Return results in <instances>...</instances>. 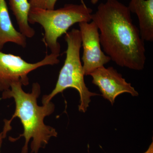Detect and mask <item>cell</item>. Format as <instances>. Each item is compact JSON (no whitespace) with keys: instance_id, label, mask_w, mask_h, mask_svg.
I'll use <instances>...</instances> for the list:
<instances>
[{"instance_id":"4fadbf2b","label":"cell","mask_w":153,"mask_h":153,"mask_svg":"<svg viewBox=\"0 0 153 153\" xmlns=\"http://www.w3.org/2000/svg\"><path fill=\"white\" fill-rule=\"evenodd\" d=\"M143 153H153V143L152 142L146 152Z\"/></svg>"},{"instance_id":"8992f818","label":"cell","mask_w":153,"mask_h":153,"mask_svg":"<svg viewBox=\"0 0 153 153\" xmlns=\"http://www.w3.org/2000/svg\"><path fill=\"white\" fill-rule=\"evenodd\" d=\"M79 26L83 48L82 69L84 76H87L111 60L101 49L99 31L95 23L82 22Z\"/></svg>"},{"instance_id":"7a4b0ae2","label":"cell","mask_w":153,"mask_h":153,"mask_svg":"<svg viewBox=\"0 0 153 153\" xmlns=\"http://www.w3.org/2000/svg\"><path fill=\"white\" fill-rule=\"evenodd\" d=\"M22 85L20 82H13L10 89L2 92L3 99L13 98L16 103L15 112L10 121L18 117L24 128L23 134L16 138L10 137L9 140L14 142L24 137L25 143L21 153H28V145L32 139L30 153H38L40 149L48 144L51 138L57 137L56 129L44 122V118L54 112L55 105L51 101L42 106L38 105L37 99L41 94V88L38 82L33 83L30 93L25 92Z\"/></svg>"},{"instance_id":"6da1fadb","label":"cell","mask_w":153,"mask_h":153,"mask_svg":"<svg viewBox=\"0 0 153 153\" xmlns=\"http://www.w3.org/2000/svg\"><path fill=\"white\" fill-rule=\"evenodd\" d=\"M91 20L98 28L100 44L111 60L133 70L144 68L145 41L127 6L117 0H107L99 5Z\"/></svg>"},{"instance_id":"8fae6325","label":"cell","mask_w":153,"mask_h":153,"mask_svg":"<svg viewBox=\"0 0 153 153\" xmlns=\"http://www.w3.org/2000/svg\"><path fill=\"white\" fill-rule=\"evenodd\" d=\"M57 1L58 0H29L31 8L44 10L55 9Z\"/></svg>"},{"instance_id":"277c9868","label":"cell","mask_w":153,"mask_h":153,"mask_svg":"<svg viewBox=\"0 0 153 153\" xmlns=\"http://www.w3.org/2000/svg\"><path fill=\"white\" fill-rule=\"evenodd\" d=\"M65 34V40L67 45L66 59L59 72L55 88L51 93L43 97L42 104L49 103L55 96L67 88H74L79 92L80 97L79 111L85 113L91 101V97L99 94L91 92L85 84L80 57L82 46L79 30L73 29Z\"/></svg>"},{"instance_id":"5b68a950","label":"cell","mask_w":153,"mask_h":153,"mask_svg":"<svg viewBox=\"0 0 153 153\" xmlns=\"http://www.w3.org/2000/svg\"><path fill=\"white\" fill-rule=\"evenodd\" d=\"M60 55L47 54L43 60L30 63L22 57L0 51V91L10 89L13 82H19L23 85L29 84L28 74L42 66L56 65L60 62Z\"/></svg>"},{"instance_id":"3957f363","label":"cell","mask_w":153,"mask_h":153,"mask_svg":"<svg viewBox=\"0 0 153 153\" xmlns=\"http://www.w3.org/2000/svg\"><path fill=\"white\" fill-rule=\"evenodd\" d=\"M92 10L85 4H66L60 8L44 10L31 8L29 13V24H38L44 29L43 41L51 53L60 55V45L58 38L66 34L76 23L90 22Z\"/></svg>"},{"instance_id":"7c38bea8","label":"cell","mask_w":153,"mask_h":153,"mask_svg":"<svg viewBox=\"0 0 153 153\" xmlns=\"http://www.w3.org/2000/svg\"><path fill=\"white\" fill-rule=\"evenodd\" d=\"M4 125L2 131L0 133V152H1V148L2 143L3 140L7 136V134L9 131L12 129L11 126V123L10 120H5Z\"/></svg>"},{"instance_id":"52a82bcc","label":"cell","mask_w":153,"mask_h":153,"mask_svg":"<svg viewBox=\"0 0 153 153\" xmlns=\"http://www.w3.org/2000/svg\"><path fill=\"white\" fill-rule=\"evenodd\" d=\"M89 75L92 77V83L98 87L102 97L112 105L116 98L122 94L128 93L134 97L139 95L131 84L126 82L122 75L113 67H100Z\"/></svg>"},{"instance_id":"5bb4252c","label":"cell","mask_w":153,"mask_h":153,"mask_svg":"<svg viewBox=\"0 0 153 153\" xmlns=\"http://www.w3.org/2000/svg\"><path fill=\"white\" fill-rule=\"evenodd\" d=\"M99 0H91V4H96L98 2Z\"/></svg>"},{"instance_id":"ba28073f","label":"cell","mask_w":153,"mask_h":153,"mask_svg":"<svg viewBox=\"0 0 153 153\" xmlns=\"http://www.w3.org/2000/svg\"><path fill=\"white\" fill-rule=\"evenodd\" d=\"M128 8L138 19L140 34L144 41H153V0H131Z\"/></svg>"},{"instance_id":"30bf717a","label":"cell","mask_w":153,"mask_h":153,"mask_svg":"<svg viewBox=\"0 0 153 153\" xmlns=\"http://www.w3.org/2000/svg\"><path fill=\"white\" fill-rule=\"evenodd\" d=\"M10 8L16 17L19 31L26 37L32 38L36 31L28 22L31 5L29 0H9Z\"/></svg>"},{"instance_id":"9c48e42d","label":"cell","mask_w":153,"mask_h":153,"mask_svg":"<svg viewBox=\"0 0 153 153\" xmlns=\"http://www.w3.org/2000/svg\"><path fill=\"white\" fill-rule=\"evenodd\" d=\"M9 42L25 48L27 38L14 27L6 0H0V51Z\"/></svg>"}]
</instances>
